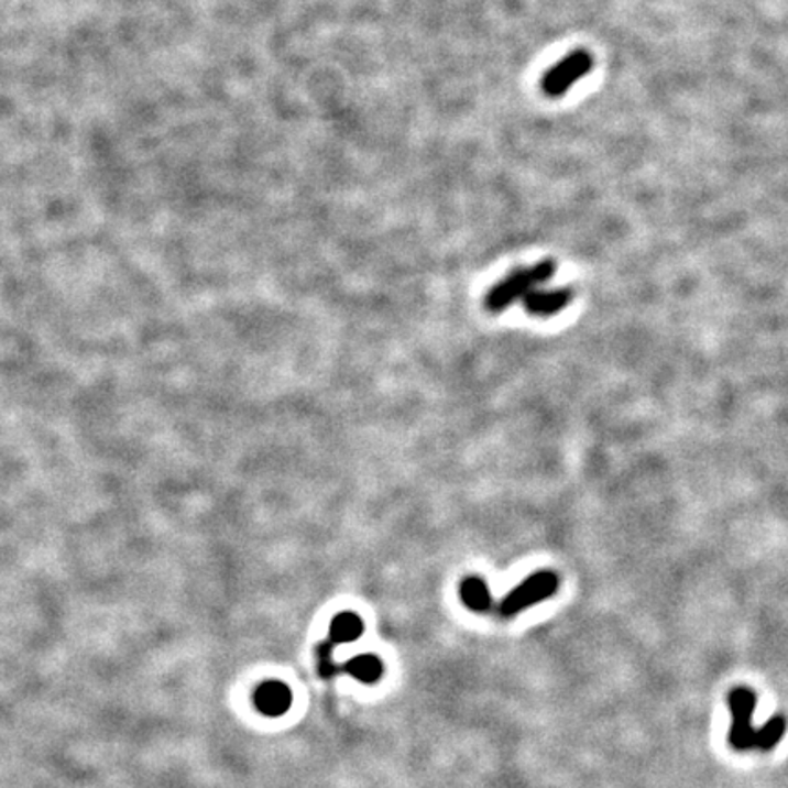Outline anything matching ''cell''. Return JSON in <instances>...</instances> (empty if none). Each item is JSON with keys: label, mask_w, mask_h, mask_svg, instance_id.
Listing matches in <instances>:
<instances>
[{"label": "cell", "mask_w": 788, "mask_h": 788, "mask_svg": "<svg viewBox=\"0 0 788 788\" xmlns=\"http://www.w3.org/2000/svg\"><path fill=\"white\" fill-rule=\"evenodd\" d=\"M732 726L729 732V745L737 752H770L778 746L787 730L784 715H776L762 729L752 726V714L756 710V693L748 688L737 687L726 698Z\"/></svg>", "instance_id": "obj_1"}, {"label": "cell", "mask_w": 788, "mask_h": 788, "mask_svg": "<svg viewBox=\"0 0 788 788\" xmlns=\"http://www.w3.org/2000/svg\"><path fill=\"white\" fill-rule=\"evenodd\" d=\"M254 701H256L258 710L266 718H280L291 709L293 692L283 682H263L262 687L258 688Z\"/></svg>", "instance_id": "obj_6"}, {"label": "cell", "mask_w": 788, "mask_h": 788, "mask_svg": "<svg viewBox=\"0 0 788 788\" xmlns=\"http://www.w3.org/2000/svg\"><path fill=\"white\" fill-rule=\"evenodd\" d=\"M559 591V576L554 571L544 570L527 577L506 599L501 602L502 617H512L518 612L535 606L538 602L546 601L549 597Z\"/></svg>", "instance_id": "obj_3"}, {"label": "cell", "mask_w": 788, "mask_h": 788, "mask_svg": "<svg viewBox=\"0 0 788 788\" xmlns=\"http://www.w3.org/2000/svg\"><path fill=\"white\" fill-rule=\"evenodd\" d=\"M576 298V291L571 287L535 288L523 299V307L527 315L535 318H549L559 315Z\"/></svg>", "instance_id": "obj_5"}, {"label": "cell", "mask_w": 788, "mask_h": 788, "mask_svg": "<svg viewBox=\"0 0 788 788\" xmlns=\"http://www.w3.org/2000/svg\"><path fill=\"white\" fill-rule=\"evenodd\" d=\"M346 668L347 674H351L357 681L368 682V685L379 681L382 674H384L382 660L376 656H371V654L354 657V659L347 663Z\"/></svg>", "instance_id": "obj_9"}, {"label": "cell", "mask_w": 788, "mask_h": 788, "mask_svg": "<svg viewBox=\"0 0 788 788\" xmlns=\"http://www.w3.org/2000/svg\"><path fill=\"white\" fill-rule=\"evenodd\" d=\"M363 632L362 619L357 613L343 612L336 615L330 624V641L335 645H346L357 641Z\"/></svg>", "instance_id": "obj_7"}, {"label": "cell", "mask_w": 788, "mask_h": 788, "mask_svg": "<svg viewBox=\"0 0 788 788\" xmlns=\"http://www.w3.org/2000/svg\"><path fill=\"white\" fill-rule=\"evenodd\" d=\"M332 645H335L332 641L324 643L320 646V654H318V657H320V674L324 677L335 676L336 674V666L332 663Z\"/></svg>", "instance_id": "obj_10"}, {"label": "cell", "mask_w": 788, "mask_h": 788, "mask_svg": "<svg viewBox=\"0 0 788 788\" xmlns=\"http://www.w3.org/2000/svg\"><path fill=\"white\" fill-rule=\"evenodd\" d=\"M593 68V57L587 50H576L565 55L557 65L546 72L540 83L544 94L548 97H562L579 80L584 79Z\"/></svg>", "instance_id": "obj_4"}, {"label": "cell", "mask_w": 788, "mask_h": 788, "mask_svg": "<svg viewBox=\"0 0 788 788\" xmlns=\"http://www.w3.org/2000/svg\"><path fill=\"white\" fill-rule=\"evenodd\" d=\"M557 272V263L554 260H543L535 265L513 271L510 276L496 283L485 296V309L490 313H502L512 307L518 299L526 298L527 294L548 283Z\"/></svg>", "instance_id": "obj_2"}, {"label": "cell", "mask_w": 788, "mask_h": 788, "mask_svg": "<svg viewBox=\"0 0 788 788\" xmlns=\"http://www.w3.org/2000/svg\"><path fill=\"white\" fill-rule=\"evenodd\" d=\"M460 597L473 612H485L491 606L490 588L480 577H468L460 587Z\"/></svg>", "instance_id": "obj_8"}]
</instances>
